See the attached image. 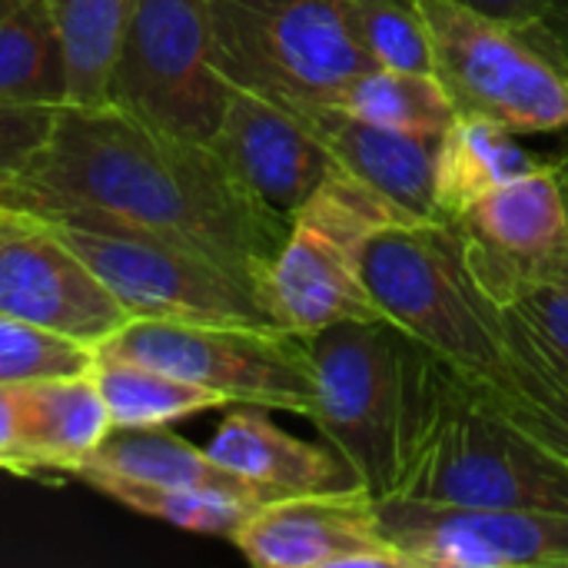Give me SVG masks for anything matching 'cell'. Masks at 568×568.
I'll use <instances>...</instances> for the list:
<instances>
[{
	"label": "cell",
	"instance_id": "obj_1",
	"mask_svg": "<svg viewBox=\"0 0 568 568\" xmlns=\"http://www.w3.org/2000/svg\"><path fill=\"white\" fill-rule=\"evenodd\" d=\"M0 206L173 243L233 273L256 300L290 230L243 193L210 143L163 133L113 103H63Z\"/></svg>",
	"mask_w": 568,
	"mask_h": 568
},
{
	"label": "cell",
	"instance_id": "obj_2",
	"mask_svg": "<svg viewBox=\"0 0 568 568\" xmlns=\"http://www.w3.org/2000/svg\"><path fill=\"white\" fill-rule=\"evenodd\" d=\"M389 496L568 513V463L516 429L483 396L476 376L429 349L416 433Z\"/></svg>",
	"mask_w": 568,
	"mask_h": 568
},
{
	"label": "cell",
	"instance_id": "obj_3",
	"mask_svg": "<svg viewBox=\"0 0 568 568\" xmlns=\"http://www.w3.org/2000/svg\"><path fill=\"white\" fill-rule=\"evenodd\" d=\"M316 396L310 423L373 499L396 489L416 433L429 349L389 320H346L306 339Z\"/></svg>",
	"mask_w": 568,
	"mask_h": 568
},
{
	"label": "cell",
	"instance_id": "obj_4",
	"mask_svg": "<svg viewBox=\"0 0 568 568\" xmlns=\"http://www.w3.org/2000/svg\"><path fill=\"white\" fill-rule=\"evenodd\" d=\"M363 283L383 320L463 373L496 379L506 366V316L479 283L453 220L379 230L363 256Z\"/></svg>",
	"mask_w": 568,
	"mask_h": 568
},
{
	"label": "cell",
	"instance_id": "obj_5",
	"mask_svg": "<svg viewBox=\"0 0 568 568\" xmlns=\"http://www.w3.org/2000/svg\"><path fill=\"white\" fill-rule=\"evenodd\" d=\"M396 223H413V216L333 170L290 220L260 283V306L270 323L296 339H313L346 320H383L363 283V256L369 240Z\"/></svg>",
	"mask_w": 568,
	"mask_h": 568
},
{
	"label": "cell",
	"instance_id": "obj_6",
	"mask_svg": "<svg viewBox=\"0 0 568 568\" xmlns=\"http://www.w3.org/2000/svg\"><path fill=\"white\" fill-rule=\"evenodd\" d=\"M216 67L230 87L293 113L336 106L376 63L353 33L346 0H206Z\"/></svg>",
	"mask_w": 568,
	"mask_h": 568
},
{
	"label": "cell",
	"instance_id": "obj_7",
	"mask_svg": "<svg viewBox=\"0 0 568 568\" xmlns=\"http://www.w3.org/2000/svg\"><path fill=\"white\" fill-rule=\"evenodd\" d=\"M433 73L459 113L489 116L513 133L568 130V70L526 30L459 0H413Z\"/></svg>",
	"mask_w": 568,
	"mask_h": 568
},
{
	"label": "cell",
	"instance_id": "obj_8",
	"mask_svg": "<svg viewBox=\"0 0 568 568\" xmlns=\"http://www.w3.org/2000/svg\"><path fill=\"white\" fill-rule=\"evenodd\" d=\"M100 353L146 363L230 399L293 416L313 413L316 376L306 339L273 326L130 320Z\"/></svg>",
	"mask_w": 568,
	"mask_h": 568
},
{
	"label": "cell",
	"instance_id": "obj_9",
	"mask_svg": "<svg viewBox=\"0 0 568 568\" xmlns=\"http://www.w3.org/2000/svg\"><path fill=\"white\" fill-rule=\"evenodd\" d=\"M230 100L206 0H133L110 100L130 116L210 143Z\"/></svg>",
	"mask_w": 568,
	"mask_h": 568
},
{
	"label": "cell",
	"instance_id": "obj_10",
	"mask_svg": "<svg viewBox=\"0 0 568 568\" xmlns=\"http://www.w3.org/2000/svg\"><path fill=\"white\" fill-rule=\"evenodd\" d=\"M50 226L116 296L130 320L273 326L246 283L190 250L100 226Z\"/></svg>",
	"mask_w": 568,
	"mask_h": 568
},
{
	"label": "cell",
	"instance_id": "obj_11",
	"mask_svg": "<svg viewBox=\"0 0 568 568\" xmlns=\"http://www.w3.org/2000/svg\"><path fill=\"white\" fill-rule=\"evenodd\" d=\"M406 568H568V513L376 499Z\"/></svg>",
	"mask_w": 568,
	"mask_h": 568
},
{
	"label": "cell",
	"instance_id": "obj_12",
	"mask_svg": "<svg viewBox=\"0 0 568 568\" xmlns=\"http://www.w3.org/2000/svg\"><path fill=\"white\" fill-rule=\"evenodd\" d=\"M0 313L100 349L130 313L63 236L30 213L0 206Z\"/></svg>",
	"mask_w": 568,
	"mask_h": 568
},
{
	"label": "cell",
	"instance_id": "obj_13",
	"mask_svg": "<svg viewBox=\"0 0 568 568\" xmlns=\"http://www.w3.org/2000/svg\"><path fill=\"white\" fill-rule=\"evenodd\" d=\"M230 542L260 568H406L366 489L260 503Z\"/></svg>",
	"mask_w": 568,
	"mask_h": 568
},
{
	"label": "cell",
	"instance_id": "obj_14",
	"mask_svg": "<svg viewBox=\"0 0 568 568\" xmlns=\"http://www.w3.org/2000/svg\"><path fill=\"white\" fill-rule=\"evenodd\" d=\"M210 146L243 193L283 223H290L336 170L329 150L300 113L240 87H230Z\"/></svg>",
	"mask_w": 568,
	"mask_h": 568
},
{
	"label": "cell",
	"instance_id": "obj_15",
	"mask_svg": "<svg viewBox=\"0 0 568 568\" xmlns=\"http://www.w3.org/2000/svg\"><path fill=\"white\" fill-rule=\"evenodd\" d=\"M333 156V166L386 196L413 220H439L436 213V146L439 136H419L359 120L336 106L300 113Z\"/></svg>",
	"mask_w": 568,
	"mask_h": 568
},
{
	"label": "cell",
	"instance_id": "obj_16",
	"mask_svg": "<svg viewBox=\"0 0 568 568\" xmlns=\"http://www.w3.org/2000/svg\"><path fill=\"white\" fill-rule=\"evenodd\" d=\"M206 453L223 469L266 489L270 496L366 489L359 476L329 446L290 436L260 406L233 409L216 426Z\"/></svg>",
	"mask_w": 568,
	"mask_h": 568
},
{
	"label": "cell",
	"instance_id": "obj_17",
	"mask_svg": "<svg viewBox=\"0 0 568 568\" xmlns=\"http://www.w3.org/2000/svg\"><path fill=\"white\" fill-rule=\"evenodd\" d=\"M110 433L113 419L90 373L20 386V436L30 476H77Z\"/></svg>",
	"mask_w": 568,
	"mask_h": 568
},
{
	"label": "cell",
	"instance_id": "obj_18",
	"mask_svg": "<svg viewBox=\"0 0 568 568\" xmlns=\"http://www.w3.org/2000/svg\"><path fill=\"white\" fill-rule=\"evenodd\" d=\"M479 250L532 263L568 250V213L552 160L473 203L453 220Z\"/></svg>",
	"mask_w": 568,
	"mask_h": 568
},
{
	"label": "cell",
	"instance_id": "obj_19",
	"mask_svg": "<svg viewBox=\"0 0 568 568\" xmlns=\"http://www.w3.org/2000/svg\"><path fill=\"white\" fill-rule=\"evenodd\" d=\"M546 163L549 153H532L509 126L459 113L436 146V213L439 220H456L493 190Z\"/></svg>",
	"mask_w": 568,
	"mask_h": 568
},
{
	"label": "cell",
	"instance_id": "obj_20",
	"mask_svg": "<svg viewBox=\"0 0 568 568\" xmlns=\"http://www.w3.org/2000/svg\"><path fill=\"white\" fill-rule=\"evenodd\" d=\"M83 469L110 473V476H120V479L146 483V486H166V489L226 493V496H240V499H250V503L280 499V496H270L266 489L240 479L236 473L223 469L206 449L186 443L183 436L170 433L166 426L113 429L103 439V446L90 456V463Z\"/></svg>",
	"mask_w": 568,
	"mask_h": 568
},
{
	"label": "cell",
	"instance_id": "obj_21",
	"mask_svg": "<svg viewBox=\"0 0 568 568\" xmlns=\"http://www.w3.org/2000/svg\"><path fill=\"white\" fill-rule=\"evenodd\" d=\"M506 316V366L496 379H479L483 396L526 436L568 463V369H562L539 339ZM473 376V373H469Z\"/></svg>",
	"mask_w": 568,
	"mask_h": 568
},
{
	"label": "cell",
	"instance_id": "obj_22",
	"mask_svg": "<svg viewBox=\"0 0 568 568\" xmlns=\"http://www.w3.org/2000/svg\"><path fill=\"white\" fill-rule=\"evenodd\" d=\"M466 250L486 293L509 316H516L562 369H568V250L532 263L493 256L469 240Z\"/></svg>",
	"mask_w": 568,
	"mask_h": 568
},
{
	"label": "cell",
	"instance_id": "obj_23",
	"mask_svg": "<svg viewBox=\"0 0 568 568\" xmlns=\"http://www.w3.org/2000/svg\"><path fill=\"white\" fill-rule=\"evenodd\" d=\"M0 100L67 103V67L50 0H0Z\"/></svg>",
	"mask_w": 568,
	"mask_h": 568
},
{
	"label": "cell",
	"instance_id": "obj_24",
	"mask_svg": "<svg viewBox=\"0 0 568 568\" xmlns=\"http://www.w3.org/2000/svg\"><path fill=\"white\" fill-rule=\"evenodd\" d=\"M90 376L110 409L113 429L170 426L176 419L230 406L226 396L206 386H196L173 373H163V369H153L146 363L123 359L113 353H100V349H97V363Z\"/></svg>",
	"mask_w": 568,
	"mask_h": 568
},
{
	"label": "cell",
	"instance_id": "obj_25",
	"mask_svg": "<svg viewBox=\"0 0 568 568\" xmlns=\"http://www.w3.org/2000/svg\"><path fill=\"white\" fill-rule=\"evenodd\" d=\"M133 0H50L67 67V103L100 106L110 83Z\"/></svg>",
	"mask_w": 568,
	"mask_h": 568
},
{
	"label": "cell",
	"instance_id": "obj_26",
	"mask_svg": "<svg viewBox=\"0 0 568 568\" xmlns=\"http://www.w3.org/2000/svg\"><path fill=\"white\" fill-rule=\"evenodd\" d=\"M336 110L419 136H443L449 123L459 116L456 103L449 100L436 73H413V70H389V67H373L359 73L339 93Z\"/></svg>",
	"mask_w": 568,
	"mask_h": 568
},
{
	"label": "cell",
	"instance_id": "obj_27",
	"mask_svg": "<svg viewBox=\"0 0 568 568\" xmlns=\"http://www.w3.org/2000/svg\"><path fill=\"white\" fill-rule=\"evenodd\" d=\"M73 479L87 483L90 489L103 493L106 499L150 516L156 523L186 529V532H203V536H233L243 519L260 506L240 496H226V493H206V489H166V486H146V483H133V479H120L110 473H97V469H83Z\"/></svg>",
	"mask_w": 568,
	"mask_h": 568
},
{
	"label": "cell",
	"instance_id": "obj_28",
	"mask_svg": "<svg viewBox=\"0 0 568 568\" xmlns=\"http://www.w3.org/2000/svg\"><path fill=\"white\" fill-rule=\"evenodd\" d=\"M97 363V349L63 333L0 313V386L80 376Z\"/></svg>",
	"mask_w": 568,
	"mask_h": 568
},
{
	"label": "cell",
	"instance_id": "obj_29",
	"mask_svg": "<svg viewBox=\"0 0 568 568\" xmlns=\"http://www.w3.org/2000/svg\"><path fill=\"white\" fill-rule=\"evenodd\" d=\"M346 10L376 67L433 73V47L413 0H346Z\"/></svg>",
	"mask_w": 568,
	"mask_h": 568
},
{
	"label": "cell",
	"instance_id": "obj_30",
	"mask_svg": "<svg viewBox=\"0 0 568 568\" xmlns=\"http://www.w3.org/2000/svg\"><path fill=\"white\" fill-rule=\"evenodd\" d=\"M60 106L0 100V193L10 190L50 140Z\"/></svg>",
	"mask_w": 568,
	"mask_h": 568
},
{
	"label": "cell",
	"instance_id": "obj_31",
	"mask_svg": "<svg viewBox=\"0 0 568 568\" xmlns=\"http://www.w3.org/2000/svg\"><path fill=\"white\" fill-rule=\"evenodd\" d=\"M0 469L30 476L20 436V386H0Z\"/></svg>",
	"mask_w": 568,
	"mask_h": 568
},
{
	"label": "cell",
	"instance_id": "obj_32",
	"mask_svg": "<svg viewBox=\"0 0 568 568\" xmlns=\"http://www.w3.org/2000/svg\"><path fill=\"white\" fill-rule=\"evenodd\" d=\"M459 3H466L473 10H483V13H489V17L503 20V23H513V27H519L526 33L536 30L539 20L549 10V0H459Z\"/></svg>",
	"mask_w": 568,
	"mask_h": 568
},
{
	"label": "cell",
	"instance_id": "obj_33",
	"mask_svg": "<svg viewBox=\"0 0 568 568\" xmlns=\"http://www.w3.org/2000/svg\"><path fill=\"white\" fill-rule=\"evenodd\" d=\"M529 37L568 70V0H549L546 17L529 30Z\"/></svg>",
	"mask_w": 568,
	"mask_h": 568
},
{
	"label": "cell",
	"instance_id": "obj_34",
	"mask_svg": "<svg viewBox=\"0 0 568 568\" xmlns=\"http://www.w3.org/2000/svg\"><path fill=\"white\" fill-rule=\"evenodd\" d=\"M556 136H559V143L552 146L549 160H552L556 180H559V186H562V200H566V213H568V130H559Z\"/></svg>",
	"mask_w": 568,
	"mask_h": 568
}]
</instances>
